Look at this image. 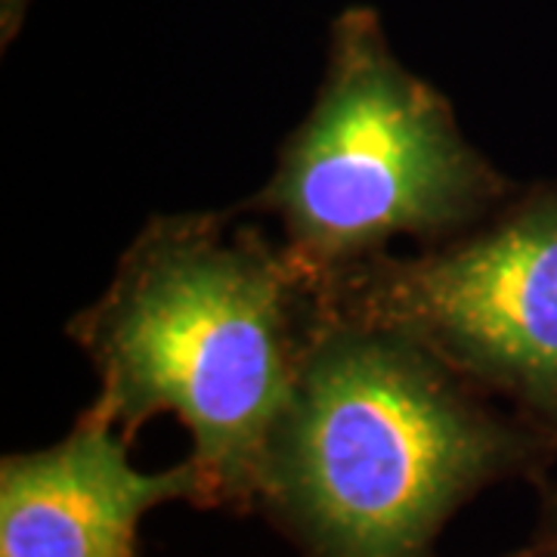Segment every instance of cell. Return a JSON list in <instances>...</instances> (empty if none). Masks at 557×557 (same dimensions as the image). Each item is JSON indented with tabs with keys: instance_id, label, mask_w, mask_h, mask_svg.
I'll return each mask as SVG.
<instances>
[{
	"instance_id": "obj_7",
	"label": "cell",
	"mask_w": 557,
	"mask_h": 557,
	"mask_svg": "<svg viewBox=\"0 0 557 557\" xmlns=\"http://www.w3.org/2000/svg\"><path fill=\"white\" fill-rule=\"evenodd\" d=\"M539 490H542V520H539V527L557 536V483L542 480Z\"/></svg>"
},
{
	"instance_id": "obj_5",
	"label": "cell",
	"mask_w": 557,
	"mask_h": 557,
	"mask_svg": "<svg viewBox=\"0 0 557 557\" xmlns=\"http://www.w3.org/2000/svg\"><path fill=\"white\" fill-rule=\"evenodd\" d=\"M131 440L90 406L50 446L0 461V557H139V523L161 505L205 508V483L186 456L139 471Z\"/></svg>"
},
{
	"instance_id": "obj_4",
	"label": "cell",
	"mask_w": 557,
	"mask_h": 557,
	"mask_svg": "<svg viewBox=\"0 0 557 557\" xmlns=\"http://www.w3.org/2000/svg\"><path fill=\"white\" fill-rule=\"evenodd\" d=\"M325 300L412 338L557 437V180L515 186L474 226L416 255L359 263Z\"/></svg>"
},
{
	"instance_id": "obj_2",
	"label": "cell",
	"mask_w": 557,
	"mask_h": 557,
	"mask_svg": "<svg viewBox=\"0 0 557 557\" xmlns=\"http://www.w3.org/2000/svg\"><path fill=\"white\" fill-rule=\"evenodd\" d=\"M555 461V434L421 344L329 313L263 446L255 511L300 557H434L471 498Z\"/></svg>"
},
{
	"instance_id": "obj_8",
	"label": "cell",
	"mask_w": 557,
	"mask_h": 557,
	"mask_svg": "<svg viewBox=\"0 0 557 557\" xmlns=\"http://www.w3.org/2000/svg\"><path fill=\"white\" fill-rule=\"evenodd\" d=\"M508 557H557V536L539 527L536 539H533L530 545L518 548L515 555H508Z\"/></svg>"
},
{
	"instance_id": "obj_1",
	"label": "cell",
	"mask_w": 557,
	"mask_h": 557,
	"mask_svg": "<svg viewBox=\"0 0 557 557\" xmlns=\"http://www.w3.org/2000/svg\"><path fill=\"white\" fill-rule=\"evenodd\" d=\"M236 218L146 220L65 335L97 372V416L131 443L152 418H177L205 508L248 515L263 446L332 310L282 239Z\"/></svg>"
},
{
	"instance_id": "obj_3",
	"label": "cell",
	"mask_w": 557,
	"mask_h": 557,
	"mask_svg": "<svg viewBox=\"0 0 557 557\" xmlns=\"http://www.w3.org/2000/svg\"><path fill=\"white\" fill-rule=\"evenodd\" d=\"M518 183L461 131L449 97L394 53L372 7H347L329 32L307 115L245 211L278 223L288 255L325 288L394 242L449 239Z\"/></svg>"
},
{
	"instance_id": "obj_6",
	"label": "cell",
	"mask_w": 557,
	"mask_h": 557,
	"mask_svg": "<svg viewBox=\"0 0 557 557\" xmlns=\"http://www.w3.org/2000/svg\"><path fill=\"white\" fill-rule=\"evenodd\" d=\"M28 7H32V0H0V35H3V47H10V40L20 35Z\"/></svg>"
}]
</instances>
